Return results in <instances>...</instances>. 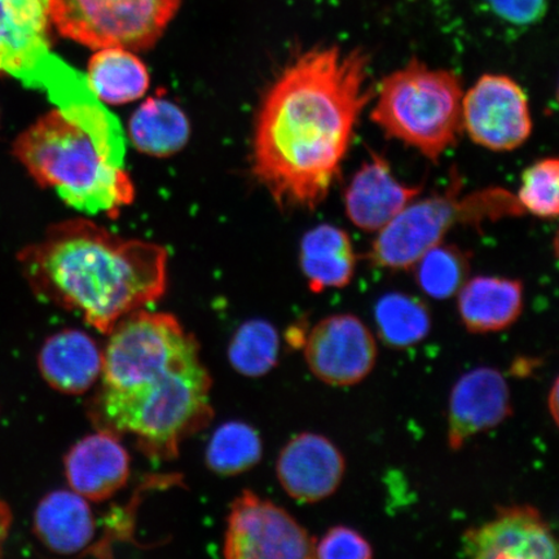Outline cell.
Returning <instances> with one entry per match:
<instances>
[{
	"label": "cell",
	"mask_w": 559,
	"mask_h": 559,
	"mask_svg": "<svg viewBox=\"0 0 559 559\" xmlns=\"http://www.w3.org/2000/svg\"><path fill=\"white\" fill-rule=\"evenodd\" d=\"M64 471L72 491L90 502H104L128 485L130 454L121 438L96 430L69 450Z\"/></svg>",
	"instance_id": "16"
},
{
	"label": "cell",
	"mask_w": 559,
	"mask_h": 559,
	"mask_svg": "<svg viewBox=\"0 0 559 559\" xmlns=\"http://www.w3.org/2000/svg\"><path fill=\"white\" fill-rule=\"evenodd\" d=\"M466 556L477 559H556L558 543L534 507L499 508L491 521L463 536Z\"/></svg>",
	"instance_id": "12"
},
{
	"label": "cell",
	"mask_w": 559,
	"mask_h": 559,
	"mask_svg": "<svg viewBox=\"0 0 559 559\" xmlns=\"http://www.w3.org/2000/svg\"><path fill=\"white\" fill-rule=\"evenodd\" d=\"M463 97L457 74L414 59L384 76L370 118L384 135L436 163L463 132Z\"/></svg>",
	"instance_id": "5"
},
{
	"label": "cell",
	"mask_w": 559,
	"mask_h": 559,
	"mask_svg": "<svg viewBox=\"0 0 559 559\" xmlns=\"http://www.w3.org/2000/svg\"><path fill=\"white\" fill-rule=\"evenodd\" d=\"M372 99L368 56L335 46L300 53L264 94L251 170L283 209H314L330 194Z\"/></svg>",
	"instance_id": "1"
},
{
	"label": "cell",
	"mask_w": 559,
	"mask_h": 559,
	"mask_svg": "<svg viewBox=\"0 0 559 559\" xmlns=\"http://www.w3.org/2000/svg\"><path fill=\"white\" fill-rule=\"evenodd\" d=\"M314 539L285 509L251 491L233 501L223 555L228 559H310Z\"/></svg>",
	"instance_id": "9"
},
{
	"label": "cell",
	"mask_w": 559,
	"mask_h": 559,
	"mask_svg": "<svg viewBox=\"0 0 559 559\" xmlns=\"http://www.w3.org/2000/svg\"><path fill=\"white\" fill-rule=\"evenodd\" d=\"M299 261L311 292L321 293L352 283L358 260L344 229L321 225L304 236Z\"/></svg>",
	"instance_id": "20"
},
{
	"label": "cell",
	"mask_w": 559,
	"mask_h": 559,
	"mask_svg": "<svg viewBox=\"0 0 559 559\" xmlns=\"http://www.w3.org/2000/svg\"><path fill=\"white\" fill-rule=\"evenodd\" d=\"M489 12L513 26L539 23L547 12V0H481Z\"/></svg>",
	"instance_id": "29"
},
{
	"label": "cell",
	"mask_w": 559,
	"mask_h": 559,
	"mask_svg": "<svg viewBox=\"0 0 559 559\" xmlns=\"http://www.w3.org/2000/svg\"><path fill=\"white\" fill-rule=\"evenodd\" d=\"M181 0H50L52 26L61 37L100 50H151L180 9Z\"/></svg>",
	"instance_id": "7"
},
{
	"label": "cell",
	"mask_w": 559,
	"mask_h": 559,
	"mask_svg": "<svg viewBox=\"0 0 559 559\" xmlns=\"http://www.w3.org/2000/svg\"><path fill=\"white\" fill-rule=\"evenodd\" d=\"M107 335L100 386L87 403L95 430L134 438L153 461L178 457L181 443L214 417L199 341L174 314L144 309Z\"/></svg>",
	"instance_id": "2"
},
{
	"label": "cell",
	"mask_w": 559,
	"mask_h": 559,
	"mask_svg": "<svg viewBox=\"0 0 559 559\" xmlns=\"http://www.w3.org/2000/svg\"><path fill=\"white\" fill-rule=\"evenodd\" d=\"M374 321L383 344L396 349L418 345L431 331L429 307L401 292L388 293L377 300Z\"/></svg>",
	"instance_id": "23"
},
{
	"label": "cell",
	"mask_w": 559,
	"mask_h": 559,
	"mask_svg": "<svg viewBox=\"0 0 559 559\" xmlns=\"http://www.w3.org/2000/svg\"><path fill=\"white\" fill-rule=\"evenodd\" d=\"M457 296L460 319L472 333L506 331L523 311V284L515 278L474 277L467 280Z\"/></svg>",
	"instance_id": "19"
},
{
	"label": "cell",
	"mask_w": 559,
	"mask_h": 559,
	"mask_svg": "<svg viewBox=\"0 0 559 559\" xmlns=\"http://www.w3.org/2000/svg\"><path fill=\"white\" fill-rule=\"evenodd\" d=\"M41 379L67 395H83L100 380L103 349L85 332L64 330L50 335L40 347Z\"/></svg>",
	"instance_id": "18"
},
{
	"label": "cell",
	"mask_w": 559,
	"mask_h": 559,
	"mask_svg": "<svg viewBox=\"0 0 559 559\" xmlns=\"http://www.w3.org/2000/svg\"><path fill=\"white\" fill-rule=\"evenodd\" d=\"M419 289L430 298L444 300L457 295L469 275V260L452 245L439 243L414 265Z\"/></svg>",
	"instance_id": "26"
},
{
	"label": "cell",
	"mask_w": 559,
	"mask_h": 559,
	"mask_svg": "<svg viewBox=\"0 0 559 559\" xmlns=\"http://www.w3.org/2000/svg\"><path fill=\"white\" fill-rule=\"evenodd\" d=\"M128 134L143 155L167 158L190 142L191 122L178 104L163 96L150 97L130 117Z\"/></svg>",
	"instance_id": "22"
},
{
	"label": "cell",
	"mask_w": 559,
	"mask_h": 559,
	"mask_svg": "<svg viewBox=\"0 0 559 559\" xmlns=\"http://www.w3.org/2000/svg\"><path fill=\"white\" fill-rule=\"evenodd\" d=\"M50 0H0V76L73 99V72L52 53Z\"/></svg>",
	"instance_id": "8"
},
{
	"label": "cell",
	"mask_w": 559,
	"mask_h": 559,
	"mask_svg": "<svg viewBox=\"0 0 559 559\" xmlns=\"http://www.w3.org/2000/svg\"><path fill=\"white\" fill-rule=\"evenodd\" d=\"M533 126L526 93L508 75H481L463 97V129L484 148H520L531 136Z\"/></svg>",
	"instance_id": "10"
},
{
	"label": "cell",
	"mask_w": 559,
	"mask_h": 559,
	"mask_svg": "<svg viewBox=\"0 0 559 559\" xmlns=\"http://www.w3.org/2000/svg\"><path fill=\"white\" fill-rule=\"evenodd\" d=\"M12 526L11 508L0 500V556L3 555L4 544L9 539Z\"/></svg>",
	"instance_id": "30"
},
{
	"label": "cell",
	"mask_w": 559,
	"mask_h": 559,
	"mask_svg": "<svg viewBox=\"0 0 559 559\" xmlns=\"http://www.w3.org/2000/svg\"><path fill=\"white\" fill-rule=\"evenodd\" d=\"M558 380L556 379L548 396V408L556 425L558 424Z\"/></svg>",
	"instance_id": "31"
},
{
	"label": "cell",
	"mask_w": 559,
	"mask_h": 559,
	"mask_svg": "<svg viewBox=\"0 0 559 559\" xmlns=\"http://www.w3.org/2000/svg\"><path fill=\"white\" fill-rule=\"evenodd\" d=\"M33 531L53 554L93 555L97 523L88 500L72 489H56L35 509Z\"/></svg>",
	"instance_id": "17"
},
{
	"label": "cell",
	"mask_w": 559,
	"mask_h": 559,
	"mask_svg": "<svg viewBox=\"0 0 559 559\" xmlns=\"http://www.w3.org/2000/svg\"><path fill=\"white\" fill-rule=\"evenodd\" d=\"M263 443L253 426L230 421L219 426L210 438L206 465L222 477H234L250 469L262 460Z\"/></svg>",
	"instance_id": "24"
},
{
	"label": "cell",
	"mask_w": 559,
	"mask_h": 559,
	"mask_svg": "<svg viewBox=\"0 0 559 559\" xmlns=\"http://www.w3.org/2000/svg\"><path fill=\"white\" fill-rule=\"evenodd\" d=\"M346 473L344 453L331 439L302 432L278 454L276 474L284 491L299 502L313 504L332 496Z\"/></svg>",
	"instance_id": "13"
},
{
	"label": "cell",
	"mask_w": 559,
	"mask_h": 559,
	"mask_svg": "<svg viewBox=\"0 0 559 559\" xmlns=\"http://www.w3.org/2000/svg\"><path fill=\"white\" fill-rule=\"evenodd\" d=\"M91 56L86 85L95 99L108 105L138 102L151 87L150 70L134 51L105 47Z\"/></svg>",
	"instance_id": "21"
},
{
	"label": "cell",
	"mask_w": 559,
	"mask_h": 559,
	"mask_svg": "<svg viewBox=\"0 0 559 559\" xmlns=\"http://www.w3.org/2000/svg\"><path fill=\"white\" fill-rule=\"evenodd\" d=\"M280 337L269 321H245L230 338L228 360L237 373L250 379L265 376L278 361Z\"/></svg>",
	"instance_id": "25"
},
{
	"label": "cell",
	"mask_w": 559,
	"mask_h": 559,
	"mask_svg": "<svg viewBox=\"0 0 559 559\" xmlns=\"http://www.w3.org/2000/svg\"><path fill=\"white\" fill-rule=\"evenodd\" d=\"M304 347L312 374L337 388L354 386L366 380L379 355L373 334L349 313L320 320L307 334Z\"/></svg>",
	"instance_id": "11"
},
{
	"label": "cell",
	"mask_w": 559,
	"mask_h": 559,
	"mask_svg": "<svg viewBox=\"0 0 559 559\" xmlns=\"http://www.w3.org/2000/svg\"><path fill=\"white\" fill-rule=\"evenodd\" d=\"M523 209L504 190H486L460 199V185L444 194L412 201L386 227L377 233L369 261L389 271L414 269L426 251L442 243L452 227L461 222H480L520 215Z\"/></svg>",
	"instance_id": "6"
},
{
	"label": "cell",
	"mask_w": 559,
	"mask_h": 559,
	"mask_svg": "<svg viewBox=\"0 0 559 559\" xmlns=\"http://www.w3.org/2000/svg\"><path fill=\"white\" fill-rule=\"evenodd\" d=\"M512 397L498 369L480 367L454 383L449 405V444L459 451L467 440L504 423L512 415Z\"/></svg>",
	"instance_id": "14"
},
{
	"label": "cell",
	"mask_w": 559,
	"mask_h": 559,
	"mask_svg": "<svg viewBox=\"0 0 559 559\" xmlns=\"http://www.w3.org/2000/svg\"><path fill=\"white\" fill-rule=\"evenodd\" d=\"M21 274L39 299L81 314L107 335L128 314L167 289L169 251L126 239L86 218L58 223L20 251Z\"/></svg>",
	"instance_id": "3"
},
{
	"label": "cell",
	"mask_w": 559,
	"mask_h": 559,
	"mask_svg": "<svg viewBox=\"0 0 559 559\" xmlns=\"http://www.w3.org/2000/svg\"><path fill=\"white\" fill-rule=\"evenodd\" d=\"M559 163L556 157L543 158L522 175L516 200L523 210L543 219H556L559 210Z\"/></svg>",
	"instance_id": "27"
},
{
	"label": "cell",
	"mask_w": 559,
	"mask_h": 559,
	"mask_svg": "<svg viewBox=\"0 0 559 559\" xmlns=\"http://www.w3.org/2000/svg\"><path fill=\"white\" fill-rule=\"evenodd\" d=\"M419 193L421 187L402 183L386 158L373 153L349 181L345 193L346 214L355 227L377 234Z\"/></svg>",
	"instance_id": "15"
},
{
	"label": "cell",
	"mask_w": 559,
	"mask_h": 559,
	"mask_svg": "<svg viewBox=\"0 0 559 559\" xmlns=\"http://www.w3.org/2000/svg\"><path fill=\"white\" fill-rule=\"evenodd\" d=\"M94 96L58 105L15 140L12 155L41 188L69 206L117 218L135 200L123 138Z\"/></svg>",
	"instance_id": "4"
},
{
	"label": "cell",
	"mask_w": 559,
	"mask_h": 559,
	"mask_svg": "<svg viewBox=\"0 0 559 559\" xmlns=\"http://www.w3.org/2000/svg\"><path fill=\"white\" fill-rule=\"evenodd\" d=\"M314 558L321 559H369L373 557L372 545L358 531L346 526L332 527L314 542Z\"/></svg>",
	"instance_id": "28"
}]
</instances>
